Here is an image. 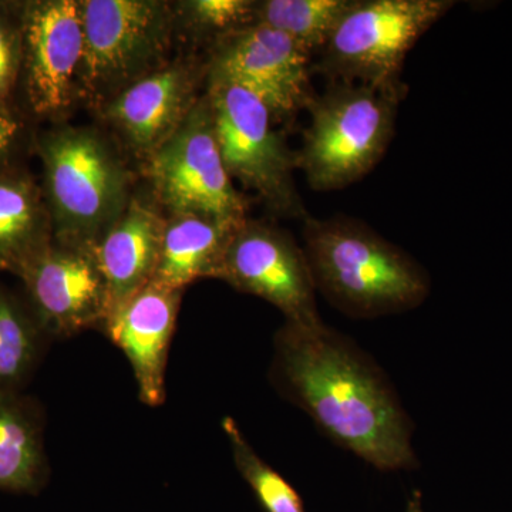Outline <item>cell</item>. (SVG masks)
Here are the masks:
<instances>
[{"instance_id": "cell-21", "label": "cell", "mask_w": 512, "mask_h": 512, "mask_svg": "<svg viewBox=\"0 0 512 512\" xmlns=\"http://www.w3.org/2000/svg\"><path fill=\"white\" fill-rule=\"evenodd\" d=\"M222 430L239 476L244 478L265 512H306L298 491L256 453L237 421L224 417Z\"/></svg>"}, {"instance_id": "cell-25", "label": "cell", "mask_w": 512, "mask_h": 512, "mask_svg": "<svg viewBox=\"0 0 512 512\" xmlns=\"http://www.w3.org/2000/svg\"><path fill=\"white\" fill-rule=\"evenodd\" d=\"M406 512H426L423 508V497L419 491H414L407 501Z\"/></svg>"}, {"instance_id": "cell-6", "label": "cell", "mask_w": 512, "mask_h": 512, "mask_svg": "<svg viewBox=\"0 0 512 512\" xmlns=\"http://www.w3.org/2000/svg\"><path fill=\"white\" fill-rule=\"evenodd\" d=\"M215 136L232 180L255 192L279 217L301 218L308 212L295 183L296 153L275 128L264 101L237 83L207 79Z\"/></svg>"}, {"instance_id": "cell-11", "label": "cell", "mask_w": 512, "mask_h": 512, "mask_svg": "<svg viewBox=\"0 0 512 512\" xmlns=\"http://www.w3.org/2000/svg\"><path fill=\"white\" fill-rule=\"evenodd\" d=\"M23 296L50 339H69L106 325L109 285L93 247L52 239L18 276Z\"/></svg>"}, {"instance_id": "cell-24", "label": "cell", "mask_w": 512, "mask_h": 512, "mask_svg": "<svg viewBox=\"0 0 512 512\" xmlns=\"http://www.w3.org/2000/svg\"><path fill=\"white\" fill-rule=\"evenodd\" d=\"M28 117L19 109L0 107V173L19 167L25 151H33L35 133L29 130Z\"/></svg>"}, {"instance_id": "cell-23", "label": "cell", "mask_w": 512, "mask_h": 512, "mask_svg": "<svg viewBox=\"0 0 512 512\" xmlns=\"http://www.w3.org/2000/svg\"><path fill=\"white\" fill-rule=\"evenodd\" d=\"M23 0H0V107L18 109L23 57Z\"/></svg>"}, {"instance_id": "cell-18", "label": "cell", "mask_w": 512, "mask_h": 512, "mask_svg": "<svg viewBox=\"0 0 512 512\" xmlns=\"http://www.w3.org/2000/svg\"><path fill=\"white\" fill-rule=\"evenodd\" d=\"M49 473L40 407L22 392L0 390V491L35 495Z\"/></svg>"}, {"instance_id": "cell-17", "label": "cell", "mask_w": 512, "mask_h": 512, "mask_svg": "<svg viewBox=\"0 0 512 512\" xmlns=\"http://www.w3.org/2000/svg\"><path fill=\"white\" fill-rule=\"evenodd\" d=\"M241 224L195 214L167 215L156 274L151 282L184 292L198 279H215L229 239Z\"/></svg>"}, {"instance_id": "cell-15", "label": "cell", "mask_w": 512, "mask_h": 512, "mask_svg": "<svg viewBox=\"0 0 512 512\" xmlns=\"http://www.w3.org/2000/svg\"><path fill=\"white\" fill-rule=\"evenodd\" d=\"M165 221L156 202L133 195L119 220L93 245L113 311L153 281Z\"/></svg>"}, {"instance_id": "cell-16", "label": "cell", "mask_w": 512, "mask_h": 512, "mask_svg": "<svg viewBox=\"0 0 512 512\" xmlns=\"http://www.w3.org/2000/svg\"><path fill=\"white\" fill-rule=\"evenodd\" d=\"M52 239V218L42 185L23 165L2 171L0 272L19 276Z\"/></svg>"}, {"instance_id": "cell-2", "label": "cell", "mask_w": 512, "mask_h": 512, "mask_svg": "<svg viewBox=\"0 0 512 512\" xmlns=\"http://www.w3.org/2000/svg\"><path fill=\"white\" fill-rule=\"evenodd\" d=\"M303 251L316 292L350 318L413 311L430 295L426 269L356 218H305Z\"/></svg>"}, {"instance_id": "cell-3", "label": "cell", "mask_w": 512, "mask_h": 512, "mask_svg": "<svg viewBox=\"0 0 512 512\" xmlns=\"http://www.w3.org/2000/svg\"><path fill=\"white\" fill-rule=\"evenodd\" d=\"M53 238L93 247L133 197V174L116 146L93 127L53 124L35 133Z\"/></svg>"}, {"instance_id": "cell-14", "label": "cell", "mask_w": 512, "mask_h": 512, "mask_svg": "<svg viewBox=\"0 0 512 512\" xmlns=\"http://www.w3.org/2000/svg\"><path fill=\"white\" fill-rule=\"evenodd\" d=\"M183 293L150 282L114 309L103 326L107 338L127 357L138 397L146 406H163L167 396L165 372Z\"/></svg>"}, {"instance_id": "cell-7", "label": "cell", "mask_w": 512, "mask_h": 512, "mask_svg": "<svg viewBox=\"0 0 512 512\" xmlns=\"http://www.w3.org/2000/svg\"><path fill=\"white\" fill-rule=\"evenodd\" d=\"M453 6L451 0H350L318 52L319 70L333 82L400 84L407 53Z\"/></svg>"}, {"instance_id": "cell-4", "label": "cell", "mask_w": 512, "mask_h": 512, "mask_svg": "<svg viewBox=\"0 0 512 512\" xmlns=\"http://www.w3.org/2000/svg\"><path fill=\"white\" fill-rule=\"evenodd\" d=\"M404 86L333 82L306 101L296 167L313 191L343 190L366 177L386 154L396 128Z\"/></svg>"}, {"instance_id": "cell-5", "label": "cell", "mask_w": 512, "mask_h": 512, "mask_svg": "<svg viewBox=\"0 0 512 512\" xmlns=\"http://www.w3.org/2000/svg\"><path fill=\"white\" fill-rule=\"evenodd\" d=\"M83 60L79 99L94 109L160 69L173 45V3L164 0H80Z\"/></svg>"}, {"instance_id": "cell-12", "label": "cell", "mask_w": 512, "mask_h": 512, "mask_svg": "<svg viewBox=\"0 0 512 512\" xmlns=\"http://www.w3.org/2000/svg\"><path fill=\"white\" fill-rule=\"evenodd\" d=\"M309 64L311 53L291 37L254 23L215 43L205 76L239 84L282 121L312 96Z\"/></svg>"}, {"instance_id": "cell-19", "label": "cell", "mask_w": 512, "mask_h": 512, "mask_svg": "<svg viewBox=\"0 0 512 512\" xmlns=\"http://www.w3.org/2000/svg\"><path fill=\"white\" fill-rule=\"evenodd\" d=\"M49 340L23 293L0 284V390L22 392Z\"/></svg>"}, {"instance_id": "cell-9", "label": "cell", "mask_w": 512, "mask_h": 512, "mask_svg": "<svg viewBox=\"0 0 512 512\" xmlns=\"http://www.w3.org/2000/svg\"><path fill=\"white\" fill-rule=\"evenodd\" d=\"M23 57L16 104L35 121L63 123L79 100L80 0H23Z\"/></svg>"}, {"instance_id": "cell-10", "label": "cell", "mask_w": 512, "mask_h": 512, "mask_svg": "<svg viewBox=\"0 0 512 512\" xmlns=\"http://www.w3.org/2000/svg\"><path fill=\"white\" fill-rule=\"evenodd\" d=\"M215 279L271 303L289 322L320 319L303 247L285 229L269 222L247 218L235 229Z\"/></svg>"}, {"instance_id": "cell-22", "label": "cell", "mask_w": 512, "mask_h": 512, "mask_svg": "<svg viewBox=\"0 0 512 512\" xmlns=\"http://www.w3.org/2000/svg\"><path fill=\"white\" fill-rule=\"evenodd\" d=\"M254 0H183L175 2L177 29L215 43L255 23Z\"/></svg>"}, {"instance_id": "cell-20", "label": "cell", "mask_w": 512, "mask_h": 512, "mask_svg": "<svg viewBox=\"0 0 512 512\" xmlns=\"http://www.w3.org/2000/svg\"><path fill=\"white\" fill-rule=\"evenodd\" d=\"M350 0H261L255 5V23L291 37L308 53H318L328 42Z\"/></svg>"}, {"instance_id": "cell-1", "label": "cell", "mask_w": 512, "mask_h": 512, "mask_svg": "<svg viewBox=\"0 0 512 512\" xmlns=\"http://www.w3.org/2000/svg\"><path fill=\"white\" fill-rule=\"evenodd\" d=\"M271 382L330 441L380 471L419 467L413 423L389 377L322 319L285 320L274 336Z\"/></svg>"}, {"instance_id": "cell-8", "label": "cell", "mask_w": 512, "mask_h": 512, "mask_svg": "<svg viewBox=\"0 0 512 512\" xmlns=\"http://www.w3.org/2000/svg\"><path fill=\"white\" fill-rule=\"evenodd\" d=\"M154 202L167 215L195 214L241 224L248 202L225 167L207 94L177 131L143 163Z\"/></svg>"}, {"instance_id": "cell-13", "label": "cell", "mask_w": 512, "mask_h": 512, "mask_svg": "<svg viewBox=\"0 0 512 512\" xmlns=\"http://www.w3.org/2000/svg\"><path fill=\"white\" fill-rule=\"evenodd\" d=\"M201 70L184 59L167 62L100 107L101 119L141 163L163 147L187 119L197 96Z\"/></svg>"}]
</instances>
